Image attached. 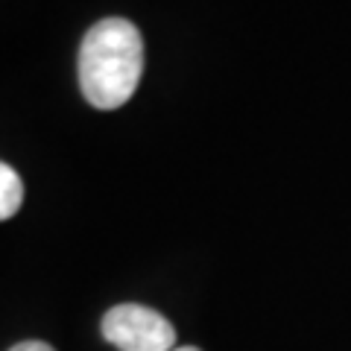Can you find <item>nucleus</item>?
Listing matches in <instances>:
<instances>
[{"mask_svg": "<svg viewBox=\"0 0 351 351\" xmlns=\"http://www.w3.org/2000/svg\"><path fill=\"white\" fill-rule=\"evenodd\" d=\"M103 337L120 351H173L176 328L144 304H114L103 316Z\"/></svg>", "mask_w": 351, "mask_h": 351, "instance_id": "obj_2", "label": "nucleus"}, {"mask_svg": "<svg viewBox=\"0 0 351 351\" xmlns=\"http://www.w3.org/2000/svg\"><path fill=\"white\" fill-rule=\"evenodd\" d=\"M9 351H56V348L47 346V343H41V339H27V343H18Z\"/></svg>", "mask_w": 351, "mask_h": 351, "instance_id": "obj_4", "label": "nucleus"}, {"mask_svg": "<svg viewBox=\"0 0 351 351\" xmlns=\"http://www.w3.org/2000/svg\"><path fill=\"white\" fill-rule=\"evenodd\" d=\"M173 351H199L196 346H182V348H173Z\"/></svg>", "mask_w": 351, "mask_h": 351, "instance_id": "obj_5", "label": "nucleus"}, {"mask_svg": "<svg viewBox=\"0 0 351 351\" xmlns=\"http://www.w3.org/2000/svg\"><path fill=\"white\" fill-rule=\"evenodd\" d=\"M144 73V38L126 18H103L80 44V88L100 112L126 106Z\"/></svg>", "mask_w": 351, "mask_h": 351, "instance_id": "obj_1", "label": "nucleus"}, {"mask_svg": "<svg viewBox=\"0 0 351 351\" xmlns=\"http://www.w3.org/2000/svg\"><path fill=\"white\" fill-rule=\"evenodd\" d=\"M21 202H24V182L9 164L0 161V223L12 219L21 211Z\"/></svg>", "mask_w": 351, "mask_h": 351, "instance_id": "obj_3", "label": "nucleus"}]
</instances>
